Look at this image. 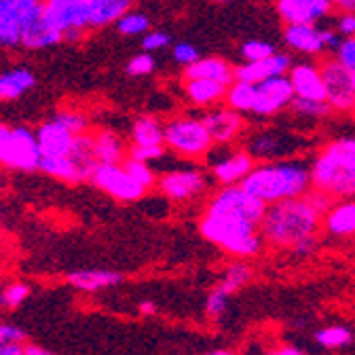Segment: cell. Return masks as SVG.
<instances>
[{
    "label": "cell",
    "instance_id": "cell-1",
    "mask_svg": "<svg viewBox=\"0 0 355 355\" xmlns=\"http://www.w3.org/2000/svg\"><path fill=\"white\" fill-rule=\"evenodd\" d=\"M266 203L243 191L239 184L220 187L207 201L199 220L205 241L239 260L254 258L262 252L260 220Z\"/></svg>",
    "mask_w": 355,
    "mask_h": 355
},
{
    "label": "cell",
    "instance_id": "cell-2",
    "mask_svg": "<svg viewBox=\"0 0 355 355\" xmlns=\"http://www.w3.org/2000/svg\"><path fill=\"white\" fill-rule=\"evenodd\" d=\"M239 187L266 205L302 197L311 191L309 163L296 159L262 161L252 167Z\"/></svg>",
    "mask_w": 355,
    "mask_h": 355
},
{
    "label": "cell",
    "instance_id": "cell-3",
    "mask_svg": "<svg viewBox=\"0 0 355 355\" xmlns=\"http://www.w3.org/2000/svg\"><path fill=\"white\" fill-rule=\"evenodd\" d=\"M320 220L322 216L311 207L304 195L271 203L260 220L262 243L277 250H292L300 239L318 235Z\"/></svg>",
    "mask_w": 355,
    "mask_h": 355
},
{
    "label": "cell",
    "instance_id": "cell-4",
    "mask_svg": "<svg viewBox=\"0 0 355 355\" xmlns=\"http://www.w3.org/2000/svg\"><path fill=\"white\" fill-rule=\"evenodd\" d=\"M311 187L330 197H355V138H340L324 146L309 165Z\"/></svg>",
    "mask_w": 355,
    "mask_h": 355
},
{
    "label": "cell",
    "instance_id": "cell-5",
    "mask_svg": "<svg viewBox=\"0 0 355 355\" xmlns=\"http://www.w3.org/2000/svg\"><path fill=\"white\" fill-rule=\"evenodd\" d=\"M163 144L182 161H201L214 148L209 131L205 129L201 116L191 112L171 116L163 125Z\"/></svg>",
    "mask_w": 355,
    "mask_h": 355
},
{
    "label": "cell",
    "instance_id": "cell-6",
    "mask_svg": "<svg viewBox=\"0 0 355 355\" xmlns=\"http://www.w3.org/2000/svg\"><path fill=\"white\" fill-rule=\"evenodd\" d=\"M40 150L30 127L0 123V165L13 171H36Z\"/></svg>",
    "mask_w": 355,
    "mask_h": 355
},
{
    "label": "cell",
    "instance_id": "cell-7",
    "mask_svg": "<svg viewBox=\"0 0 355 355\" xmlns=\"http://www.w3.org/2000/svg\"><path fill=\"white\" fill-rule=\"evenodd\" d=\"M155 189L173 203H189L207 191V175L195 161H187L157 173Z\"/></svg>",
    "mask_w": 355,
    "mask_h": 355
},
{
    "label": "cell",
    "instance_id": "cell-8",
    "mask_svg": "<svg viewBox=\"0 0 355 355\" xmlns=\"http://www.w3.org/2000/svg\"><path fill=\"white\" fill-rule=\"evenodd\" d=\"M40 13L62 42H74L89 30L85 0H40Z\"/></svg>",
    "mask_w": 355,
    "mask_h": 355
},
{
    "label": "cell",
    "instance_id": "cell-9",
    "mask_svg": "<svg viewBox=\"0 0 355 355\" xmlns=\"http://www.w3.org/2000/svg\"><path fill=\"white\" fill-rule=\"evenodd\" d=\"M306 148V140L282 129L258 131L245 142V150L254 161H282L300 155Z\"/></svg>",
    "mask_w": 355,
    "mask_h": 355
},
{
    "label": "cell",
    "instance_id": "cell-10",
    "mask_svg": "<svg viewBox=\"0 0 355 355\" xmlns=\"http://www.w3.org/2000/svg\"><path fill=\"white\" fill-rule=\"evenodd\" d=\"M89 180L94 182L96 189H100L102 193H106L110 199L119 203L142 201L148 193L142 184L133 180L121 163H98Z\"/></svg>",
    "mask_w": 355,
    "mask_h": 355
},
{
    "label": "cell",
    "instance_id": "cell-11",
    "mask_svg": "<svg viewBox=\"0 0 355 355\" xmlns=\"http://www.w3.org/2000/svg\"><path fill=\"white\" fill-rule=\"evenodd\" d=\"M220 148L222 153H216V148H211L209 155L205 157L211 178L220 187L241 184V180L252 171L256 161L248 155L245 148H235L231 144Z\"/></svg>",
    "mask_w": 355,
    "mask_h": 355
},
{
    "label": "cell",
    "instance_id": "cell-12",
    "mask_svg": "<svg viewBox=\"0 0 355 355\" xmlns=\"http://www.w3.org/2000/svg\"><path fill=\"white\" fill-rule=\"evenodd\" d=\"M324 89H326V102L332 110L349 112L355 104V85L351 74L334 60L328 58L320 66Z\"/></svg>",
    "mask_w": 355,
    "mask_h": 355
},
{
    "label": "cell",
    "instance_id": "cell-13",
    "mask_svg": "<svg viewBox=\"0 0 355 355\" xmlns=\"http://www.w3.org/2000/svg\"><path fill=\"white\" fill-rule=\"evenodd\" d=\"M292 100H294V92H292L290 78L286 74L266 78L262 83H256V96H254L250 114H256V116L279 114L292 104Z\"/></svg>",
    "mask_w": 355,
    "mask_h": 355
},
{
    "label": "cell",
    "instance_id": "cell-14",
    "mask_svg": "<svg viewBox=\"0 0 355 355\" xmlns=\"http://www.w3.org/2000/svg\"><path fill=\"white\" fill-rule=\"evenodd\" d=\"M201 121L205 129L209 131L214 146H227L241 138L245 131V119L243 114L235 112L229 106H214L205 108L201 114Z\"/></svg>",
    "mask_w": 355,
    "mask_h": 355
},
{
    "label": "cell",
    "instance_id": "cell-15",
    "mask_svg": "<svg viewBox=\"0 0 355 355\" xmlns=\"http://www.w3.org/2000/svg\"><path fill=\"white\" fill-rule=\"evenodd\" d=\"M36 144L40 150V157H62L72 150L76 133H72L64 123H60L55 116L44 121L34 131Z\"/></svg>",
    "mask_w": 355,
    "mask_h": 355
},
{
    "label": "cell",
    "instance_id": "cell-16",
    "mask_svg": "<svg viewBox=\"0 0 355 355\" xmlns=\"http://www.w3.org/2000/svg\"><path fill=\"white\" fill-rule=\"evenodd\" d=\"M60 42H62V36L42 19L40 5L30 9L24 19V28H21V40H19L21 47L30 49V51H40V49L55 47Z\"/></svg>",
    "mask_w": 355,
    "mask_h": 355
},
{
    "label": "cell",
    "instance_id": "cell-17",
    "mask_svg": "<svg viewBox=\"0 0 355 355\" xmlns=\"http://www.w3.org/2000/svg\"><path fill=\"white\" fill-rule=\"evenodd\" d=\"M332 9V0H277V13L286 24H318Z\"/></svg>",
    "mask_w": 355,
    "mask_h": 355
},
{
    "label": "cell",
    "instance_id": "cell-18",
    "mask_svg": "<svg viewBox=\"0 0 355 355\" xmlns=\"http://www.w3.org/2000/svg\"><path fill=\"white\" fill-rule=\"evenodd\" d=\"M292 68V60L286 53H273L269 58H262L256 62H245L241 66L235 68V78L237 80H245V83H262L266 78L273 76H284L288 74Z\"/></svg>",
    "mask_w": 355,
    "mask_h": 355
},
{
    "label": "cell",
    "instance_id": "cell-19",
    "mask_svg": "<svg viewBox=\"0 0 355 355\" xmlns=\"http://www.w3.org/2000/svg\"><path fill=\"white\" fill-rule=\"evenodd\" d=\"M288 78H290V85H292L294 98L326 102V89H324L320 66H315V64H296V66L290 68Z\"/></svg>",
    "mask_w": 355,
    "mask_h": 355
},
{
    "label": "cell",
    "instance_id": "cell-20",
    "mask_svg": "<svg viewBox=\"0 0 355 355\" xmlns=\"http://www.w3.org/2000/svg\"><path fill=\"white\" fill-rule=\"evenodd\" d=\"M34 9V7H32ZM30 9L19 5L17 0H0V47H19L24 19Z\"/></svg>",
    "mask_w": 355,
    "mask_h": 355
},
{
    "label": "cell",
    "instance_id": "cell-21",
    "mask_svg": "<svg viewBox=\"0 0 355 355\" xmlns=\"http://www.w3.org/2000/svg\"><path fill=\"white\" fill-rule=\"evenodd\" d=\"M227 87L225 83L218 80H207V78H184L182 83V92L187 102H191L195 108H214L220 102H225L227 96Z\"/></svg>",
    "mask_w": 355,
    "mask_h": 355
},
{
    "label": "cell",
    "instance_id": "cell-22",
    "mask_svg": "<svg viewBox=\"0 0 355 355\" xmlns=\"http://www.w3.org/2000/svg\"><path fill=\"white\" fill-rule=\"evenodd\" d=\"M284 40L290 49L306 55H320L326 51L322 40V28L315 24H286Z\"/></svg>",
    "mask_w": 355,
    "mask_h": 355
},
{
    "label": "cell",
    "instance_id": "cell-23",
    "mask_svg": "<svg viewBox=\"0 0 355 355\" xmlns=\"http://www.w3.org/2000/svg\"><path fill=\"white\" fill-rule=\"evenodd\" d=\"M89 30L114 26L127 11L133 9L136 0H85Z\"/></svg>",
    "mask_w": 355,
    "mask_h": 355
},
{
    "label": "cell",
    "instance_id": "cell-24",
    "mask_svg": "<svg viewBox=\"0 0 355 355\" xmlns=\"http://www.w3.org/2000/svg\"><path fill=\"white\" fill-rule=\"evenodd\" d=\"M38 171H42L44 175H49V178H55V180L70 182V184H80V182L89 180V173L70 155L40 157Z\"/></svg>",
    "mask_w": 355,
    "mask_h": 355
},
{
    "label": "cell",
    "instance_id": "cell-25",
    "mask_svg": "<svg viewBox=\"0 0 355 355\" xmlns=\"http://www.w3.org/2000/svg\"><path fill=\"white\" fill-rule=\"evenodd\" d=\"M121 282H123V275L116 271H108V269H85V271H74L68 275V284L74 290L85 292V294L108 290Z\"/></svg>",
    "mask_w": 355,
    "mask_h": 355
},
{
    "label": "cell",
    "instance_id": "cell-26",
    "mask_svg": "<svg viewBox=\"0 0 355 355\" xmlns=\"http://www.w3.org/2000/svg\"><path fill=\"white\" fill-rule=\"evenodd\" d=\"M92 150L98 163H121L127 157L123 138L112 129H98L92 133Z\"/></svg>",
    "mask_w": 355,
    "mask_h": 355
},
{
    "label": "cell",
    "instance_id": "cell-27",
    "mask_svg": "<svg viewBox=\"0 0 355 355\" xmlns=\"http://www.w3.org/2000/svg\"><path fill=\"white\" fill-rule=\"evenodd\" d=\"M184 78H207L231 85L235 80V68L222 58H199L184 68Z\"/></svg>",
    "mask_w": 355,
    "mask_h": 355
},
{
    "label": "cell",
    "instance_id": "cell-28",
    "mask_svg": "<svg viewBox=\"0 0 355 355\" xmlns=\"http://www.w3.org/2000/svg\"><path fill=\"white\" fill-rule=\"evenodd\" d=\"M324 227L334 237H355V201L330 205L324 214Z\"/></svg>",
    "mask_w": 355,
    "mask_h": 355
},
{
    "label": "cell",
    "instance_id": "cell-29",
    "mask_svg": "<svg viewBox=\"0 0 355 355\" xmlns=\"http://www.w3.org/2000/svg\"><path fill=\"white\" fill-rule=\"evenodd\" d=\"M36 85V76L28 68H11L0 74V102L19 100Z\"/></svg>",
    "mask_w": 355,
    "mask_h": 355
},
{
    "label": "cell",
    "instance_id": "cell-30",
    "mask_svg": "<svg viewBox=\"0 0 355 355\" xmlns=\"http://www.w3.org/2000/svg\"><path fill=\"white\" fill-rule=\"evenodd\" d=\"M163 121L155 114H142L131 123L129 140L136 146H165L163 144Z\"/></svg>",
    "mask_w": 355,
    "mask_h": 355
},
{
    "label": "cell",
    "instance_id": "cell-31",
    "mask_svg": "<svg viewBox=\"0 0 355 355\" xmlns=\"http://www.w3.org/2000/svg\"><path fill=\"white\" fill-rule=\"evenodd\" d=\"M254 96H256V85L254 83H245V80H233L227 87V96H225V104L229 108H233L239 114H250L252 104H254Z\"/></svg>",
    "mask_w": 355,
    "mask_h": 355
},
{
    "label": "cell",
    "instance_id": "cell-32",
    "mask_svg": "<svg viewBox=\"0 0 355 355\" xmlns=\"http://www.w3.org/2000/svg\"><path fill=\"white\" fill-rule=\"evenodd\" d=\"M250 279H252V269H250L245 262L237 260V262H233V264L227 266V271H225V275H222L218 288L225 290L229 296H233L237 290H241L243 286H248Z\"/></svg>",
    "mask_w": 355,
    "mask_h": 355
},
{
    "label": "cell",
    "instance_id": "cell-33",
    "mask_svg": "<svg viewBox=\"0 0 355 355\" xmlns=\"http://www.w3.org/2000/svg\"><path fill=\"white\" fill-rule=\"evenodd\" d=\"M121 165L125 167V171L133 178V180H136L138 184H142L146 191L155 189V184H157V169L150 163H144V161H138V159L125 157L121 161Z\"/></svg>",
    "mask_w": 355,
    "mask_h": 355
},
{
    "label": "cell",
    "instance_id": "cell-34",
    "mask_svg": "<svg viewBox=\"0 0 355 355\" xmlns=\"http://www.w3.org/2000/svg\"><path fill=\"white\" fill-rule=\"evenodd\" d=\"M116 32L125 38H133V36H142L150 30V19L144 13L138 11H127L116 24H114Z\"/></svg>",
    "mask_w": 355,
    "mask_h": 355
},
{
    "label": "cell",
    "instance_id": "cell-35",
    "mask_svg": "<svg viewBox=\"0 0 355 355\" xmlns=\"http://www.w3.org/2000/svg\"><path fill=\"white\" fill-rule=\"evenodd\" d=\"M315 340L326 349H340L353 340V332L347 326H330L315 332Z\"/></svg>",
    "mask_w": 355,
    "mask_h": 355
},
{
    "label": "cell",
    "instance_id": "cell-36",
    "mask_svg": "<svg viewBox=\"0 0 355 355\" xmlns=\"http://www.w3.org/2000/svg\"><path fill=\"white\" fill-rule=\"evenodd\" d=\"M292 108L294 114L302 116V119H324L330 114V106L328 102H318V100H302V98H294L292 104L288 106Z\"/></svg>",
    "mask_w": 355,
    "mask_h": 355
},
{
    "label": "cell",
    "instance_id": "cell-37",
    "mask_svg": "<svg viewBox=\"0 0 355 355\" xmlns=\"http://www.w3.org/2000/svg\"><path fill=\"white\" fill-rule=\"evenodd\" d=\"M334 60L351 74L353 85H355V36H347L336 44Z\"/></svg>",
    "mask_w": 355,
    "mask_h": 355
},
{
    "label": "cell",
    "instance_id": "cell-38",
    "mask_svg": "<svg viewBox=\"0 0 355 355\" xmlns=\"http://www.w3.org/2000/svg\"><path fill=\"white\" fill-rule=\"evenodd\" d=\"M30 292L32 290H30L28 284H21V282L9 284L3 292H0V304L7 306V309H17L28 300Z\"/></svg>",
    "mask_w": 355,
    "mask_h": 355
},
{
    "label": "cell",
    "instance_id": "cell-39",
    "mask_svg": "<svg viewBox=\"0 0 355 355\" xmlns=\"http://www.w3.org/2000/svg\"><path fill=\"white\" fill-rule=\"evenodd\" d=\"M229 294L225 290H220L218 286L207 294V300H205V313L209 320H220L225 315L227 311V304H229Z\"/></svg>",
    "mask_w": 355,
    "mask_h": 355
},
{
    "label": "cell",
    "instance_id": "cell-40",
    "mask_svg": "<svg viewBox=\"0 0 355 355\" xmlns=\"http://www.w3.org/2000/svg\"><path fill=\"white\" fill-rule=\"evenodd\" d=\"M157 68V62L150 53H140V55H133L127 66H125V72L129 76H148L153 74Z\"/></svg>",
    "mask_w": 355,
    "mask_h": 355
},
{
    "label": "cell",
    "instance_id": "cell-41",
    "mask_svg": "<svg viewBox=\"0 0 355 355\" xmlns=\"http://www.w3.org/2000/svg\"><path fill=\"white\" fill-rule=\"evenodd\" d=\"M273 53H275V47L271 42H264V40H248L241 47V55L245 62H256L262 58H269Z\"/></svg>",
    "mask_w": 355,
    "mask_h": 355
},
{
    "label": "cell",
    "instance_id": "cell-42",
    "mask_svg": "<svg viewBox=\"0 0 355 355\" xmlns=\"http://www.w3.org/2000/svg\"><path fill=\"white\" fill-rule=\"evenodd\" d=\"M127 157L155 165V163L165 159V146H136V144H131L127 150Z\"/></svg>",
    "mask_w": 355,
    "mask_h": 355
},
{
    "label": "cell",
    "instance_id": "cell-43",
    "mask_svg": "<svg viewBox=\"0 0 355 355\" xmlns=\"http://www.w3.org/2000/svg\"><path fill=\"white\" fill-rule=\"evenodd\" d=\"M171 36L163 30H148L146 34H142V49L146 53H157L169 47Z\"/></svg>",
    "mask_w": 355,
    "mask_h": 355
},
{
    "label": "cell",
    "instance_id": "cell-44",
    "mask_svg": "<svg viewBox=\"0 0 355 355\" xmlns=\"http://www.w3.org/2000/svg\"><path fill=\"white\" fill-rule=\"evenodd\" d=\"M55 119L60 123H64L72 133H76V136H78V133L89 131V119H87V114H83L78 110H62V112L55 114Z\"/></svg>",
    "mask_w": 355,
    "mask_h": 355
},
{
    "label": "cell",
    "instance_id": "cell-45",
    "mask_svg": "<svg viewBox=\"0 0 355 355\" xmlns=\"http://www.w3.org/2000/svg\"><path fill=\"white\" fill-rule=\"evenodd\" d=\"M171 55H173L175 64H180L182 68L191 66L193 62H197L201 58L199 49L195 47V44H191V42H178V44H173Z\"/></svg>",
    "mask_w": 355,
    "mask_h": 355
},
{
    "label": "cell",
    "instance_id": "cell-46",
    "mask_svg": "<svg viewBox=\"0 0 355 355\" xmlns=\"http://www.w3.org/2000/svg\"><path fill=\"white\" fill-rule=\"evenodd\" d=\"M304 199L311 203V207H313L320 216H324L328 209H330V205H332V197L330 195H326V193H322V191H309L306 195H304Z\"/></svg>",
    "mask_w": 355,
    "mask_h": 355
},
{
    "label": "cell",
    "instance_id": "cell-47",
    "mask_svg": "<svg viewBox=\"0 0 355 355\" xmlns=\"http://www.w3.org/2000/svg\"><path fill=\"white\" fill-rule=\"evenodd\" d=\"M26 334L13 324H0V345L5 343H24Z\"/></svg>",
    "mask_w": 355,
    "mask_h": 355
},
{
    "label": "cell",
    "instance_id": "cell-48",
    "mask_svg": "<svg viewBox=\"0 0 355 355\" xmlns=\"http://www.w3.org/2000/svg\"><path fill=\"white\" fill-rule=\"evenodd\" d=\"M336 32L347 36H355V11H345L336 21Z\"/></svg>",
    "mask_w": 355,
    "mask_h": 355
},
{
    "label": "cell",
    "instance_id": "cell-49",
    "mask_svg": "<svg viewBox=\"0 0 355 355\" xmlns=\"http://www.w3.org/2000/svg\"><path fill=\"white\" fill-rule=\"evenodd\" d=\"M315 248H318V235L306 237V239H300V241L292 248V252H294L296 256H311V254L315 252Z\"/></svg>",
    "mask_w": 355,
    "mask_h": 355
},
{
    "label": "cell",
    "instance_id": "cell-50",
    "mask_svg": "<svg viewBox=\"0 0 355 355\" xmlns=\"http://www.w3.org/2000/svg\"><path fill=\"white\" fill-rule=\"evenodd\" d=\"M0 355H26L24 343H5V345H0Z\"/></svg>",
    "mask_w": 355,
    "mask_h": 355
},
{
    "label": "cell",
    "instance_id": "cell-51",
    "mask_svg": "<svg viewBox=\"0 0 355 355\" xmlns=\"http://www.w3.org/2000/svg\"><path fill=\"white\" fill-rule=\"evenodd\" d=\"M24 351H26V355H55V353L47 351L44 347H38V345H24Z\"/></svg>",
    "mask_w": 355,
    "mask_h": 355
},
{
    "label": "cell",
    "instance_id": "cell-52",
    "mask_svg": "<svg viewBox=\"0 0 355 355\" xmlns=\"http://www.w3.org/2000/svg\"><path fill=\"white\" fill-rule=\"evenodd\" d=\"M138 311L144 315V318H148V315H155L157 313V304L155 302H150V300H144L140 306H138Z\"/></svg>",
    "mask_w": 355,
    "mask_h": 355
},
{
    "label": "cell",
    "instance_id": "cell-53",
    "mask_svg": "<svg viewBox=\"0 0 355 355\" xmlns=\"http://www.w3.org/2000/svg\"><path fill=\"white\" fill-rule=\"evenodd\" d=\"M269 355H304V353L298 351V349H294V347H282V349H275V351L269 353Z\"/></svg>",
    "mask_w": 355,
    "mask_h": 355
},
{
    "label": "cell",
    "instance_id": "cell-54",
    "mask_svg": "<svg viewBox=\"0 0 355 355\" xmlns=\"http://www.w3.org/2000/svg\"><path fill=\"white\" fill-rule=\"evenodd\" d=\"M332 5L340 11H353V0H332Z\"/></svg>",
    "mask_w": 355,
    "mask_h": 355
},
{
    "label": "cell",
    "instance_id": "cell-55",
    "mask_svg": "<svg viewBox=\"0 0 355 355\" xmlns=\"http://www.w3.org/2000/svg\"><path fill=\"white\" fill-rule=\"evenodd\" d=\"M203 355H237V353L231 351V349H216V351H207Z\"/></svg>",
    "mask_w": 355,
    "mask_h": 355
},
{
    "label": "cell",
    "instance_id": "cell-56",
    "mask_svg": "<svg viewBox=\"0 0 355 355\" xmlns=\"http://www.w3.org/2000/svg\"><path fill=\"white\" fill-rule=\"evenodd\" d=\"M19 5H24L26 9H32V7H36V5H40V0H17Z\"/></svg>",
    "mask_w": 355,
    "mask_h": 355
},
{
    "label": "cell",
    "instance_id": "cell-57",
    "mask_svg": "<svg viewBox=\"0 0 355 355\" xmlns=\"http://www.w3.org/2000/svg\"><path fill=\"white\" fill-rule=\"evenodd\" d=\"M218 5H227V3H231V0H216Z\"/></svg>",
    "mask_w": 355,
    "mask_h": 355
},
{
    "label": "cell",
    "instance_id": "cell-58",
    "mask_svg": "<svg viewBox=\"0 0 355 355\" xmlns=\"http://www.w3.org/2000/svg\"><path fill=\"white\" fill-rule=\"evenodd\" d=\"M353 11H355V0H353Z\"/></svg>",
    "mask_w": 355,
    "mask_h": 355
},
{
    "label": "cell",
    "instance_id": "cell-59",
    "mask_svg": "<svg viewBox=\"0 0 355 355\" xmlns=\"http://www.w3.org/2000/svg\"><path fill=\"white\" fill-rule=\"evenodd\" d=\"M351 110H353V112H355V104H353V108H351Z\"/></svg>",
    "mask_w": 355,
    "mask_h": 355
}]
</instances>
